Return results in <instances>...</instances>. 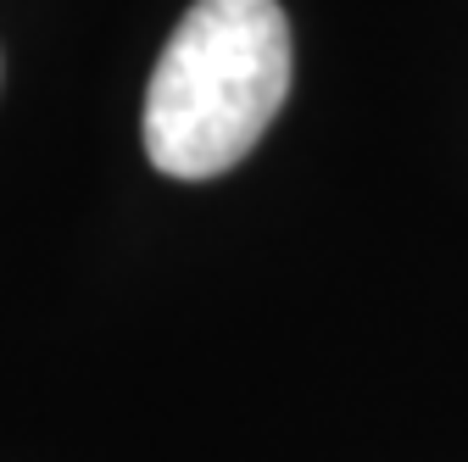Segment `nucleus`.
Instances as JSON below:
<instances>
[{"label": "nucleus", "instance_id": "1", "mask_svg": "<svg viewBox=\"0 0 468 462\" xmlns=\"http://www.w3.org/2000/svg\"><path fill=\"white\" fill-rule=\"evenodd\" d=\"M290 95L279 0H196L145 89V156L167 179H218L268 134Z\"/></svg>", "mask_w": 468, "mask_h": 462}]
</instances>
